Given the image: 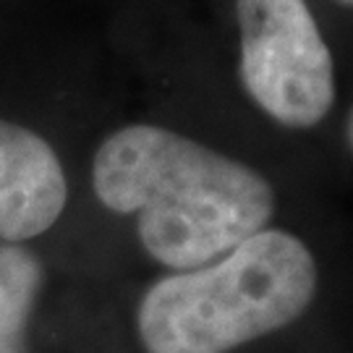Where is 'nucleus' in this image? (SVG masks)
<instances>
[{
    "instance_id": "obj_7",
    "label": "nucleus",
    "mask_w": 353,
    "mask_h": 353,
    "mask_svg": "<svg viewBox=\"0 0 353 353\" xmlns=\"http://www.w3.org/2000/svg\"><path fill=\"white\" fill-rule=\"evenodd\" d=\"M341 6H348V8H353V0H338Z\"/></svg>"
},
{
    "instance_id": "obj_2",
    "label": "nucleus",
    "mask_w": 353,
    "mask_h": 353,
    "mask_svg": "<svg viewBox=\"0 0 353 353\" xmlns=\"http://www.w3.org/2000/svg\"><path fill=\"white\" fill-rule=\"evenodd\" d=\"M316 290V265L303 241L259 230L196 270L157 280L139 303L150 353H228L296 322Z\"/></svg>"
},
{
    "instance_id": "obj_6",
    "label": "nucleus",
    "mask_w": 353,
    "mask_h": 353,
    "mask_svg": "<svg viewBox=\"0 0 353 353\" xmlns=\"http://www.w3.org/2000/svg\"><path fill=\"white\" fill-rule=\"evenodd\" d=\"M348 144H351L353 150V110H351V121H348Z\"/></svg>"
},
{
    "instance_id": "obj_1",
    "label": "nucleus",
    "mask_w": 353,
    "mask_h": 353,
    "mask_svg": "<svg viewBox=\"0 0 353 353\" xmlns=\"http://www.w3.org/2000/svg\"><path fill=\"white\" fill-rule=\"evenodd\" d=\"M92 183L108 210L137 214L141 246L178 272L233 252L275 210L272 186L254 168L150 123L102 141Z\"/></svg>"
},
{
    "instance_id": "obj_5",
    "label": "nucleus",
    "mask_w": 353,
    "mask_h": 353,
    "mask_svg": "<svg viewBox=\"0 0 353 353\" xmlns=\"http://www.w3.org/2000/svg\"><path fill=\"white\" fill-rule=\"evenodd\" d=\"M42 285V267L21 246H0V353H24L26 325Z\"/></svg>"
},
{
    "instance_id": "obj_4",
    "label": "nucleus",
    "mask_w": 353,
    "mask_h": 353,
    "mask_svg": "<svg viewBox=\"0 0 353 353\" xmlns=\"http://www.w3.org/2000/svg\"><path fill=\"white\" fill-rule=\"evenodd\" d=\"M68 199L63 165L34 131L0 121V239L19 243L55 225Z\"/></svg>"
},
{
    "instance_id": "obj_3",
    "label": "nucleus",
    "mask_w": 353,
    "mask_h": 353,
    "mask_svg": "<svg viewBox=\"0 0 353 353\" xmlns=\"http://www.w3.org/2000/svg\"><path fill=\"white\" fill-rule=\"evenodd\" d=\"M241 81L270 118L316 126L335 100L332 55L306 0H236Z\"/></svg>"
}]
</instances>
